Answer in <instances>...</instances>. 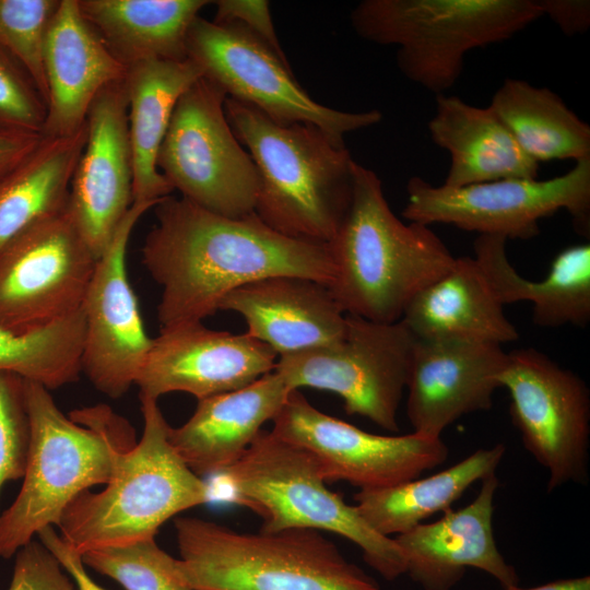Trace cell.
Returning <instances> with one entry per match:
<instances>
[{"label":"cell","instance_id":"5","mask_svg":"<svg viewBox=\"0 0 590 590\" xmlns=\"http://www.w3.org/2000/svg\"><path fill=\"white\" fill-rule=\"evenodd\" d=\"M180 578L192 590H380L318 530L247 533L175 520Z\"/></svg>","mask_w":590,"mask_h":590},{"label":"cell","instance_id":"10","mask_svg":"<svg viewBox=\"0 0 590 590\" xmlns=\"http://www.w3.org/2000/svg\"><path fill=\"white\" fill-rule=\"evenodd\" d=\"M187 57L227 97L245 103L281 125L307 123L344 144L346 133L377 125V109L344 111L327 107L299 85L288 61L237 23L197 16L187 35Z\"/></svg>","mask_w":590,"mask_h":590},{"label":"cell","instance_id":"25","mask_svg":"<svg viewBox=\"0 0 590 590\" xmlns=\"http://www.w3.org/2000/svg\"><path fill=\"white\" fill-rule=\"evenodd\" d=\"M428 131L433 142L450 155L445 186L538 178L539 163L519 148L489 107L470 105L455 95H436Z\"/></svg>","mask_w":590,"mask_h":590},{"label":"cell","instance_id":"22","mask_svg":"<svg viewBox=\"0 0 590 590\" xmlns=\"http://www.w3.org/2000/svg\"><path fill=\"white\" fill-rule=\"evenodd\" d=\"M44 67L48 98L42 137L46 138L82 128L97 94L127 72L83 17L78 0H60L45 39Z\"/></svg>","mask_w":590,"mask_h":590},{"label":"cell","instance_id":"23","mask_svg":"<svg viewBox=\"0 0 590 590\" xmlns=\"http://www.w3.org/2000/svg\"><path fill=\"white\" fill-rule=\"evenodd\" d=\"M292 390L272 370L253 382L198 400L190 418L168 428V440L197 475L219 474L236 462Z\"/></svg>","mask_w":590,"mask_h":590},{"label":"cell","instance_id":"17","mask_svg":"<svg viewBox=\"0 0 590 590\" xmlns=\"http://www.w3.org/2000/svg\"><path fill=\"white\" fill-rule=\"evenodd\" d=\"M276 353L248 335L186 322L162 328L135 385L140 398L186 392L198 400L240 389L274 369Z\"/></svg>","mask_w":590,"mask_h":590},{"label":"cell","instance_id":"3","mask_svg":"<svg viewBox=\"0 0 590 590\" xmlns=\"http://www.w3.org/2000/svg\"><path fill=\"white\" fill-rule=\"evenodd\" d=\"M30 446L22 487L0 515V557L9 558L47 527L84 491L115 476L132 428L107 405L66 416L49 390L25 380Z\"/></svg>","mask_w":590,"mask_h":590},{"label":"cell","instance_id":"40","mask_svg":"<svg viewBox=\"0 0 590 590\" xmlns=\"http://www.w3.org/2000/svg\"><path fill=\"white\" fill-rule=\"evenodd\" d=\"M543 15L548 16L567 36L587 32L590 25L588 0H540Z\"/></svg>","mask_w":590,"mask_h":590},{"label":"cell","instance_id":"37","mask_svg":"<svg viewBox=\"0 0 590 590\" xmlns=\"http://www.w3.org/2000/svg\"><path fill=\"white\" fill-rule=\"evenodd\" d=\"M8 590H74L69 575L40 543L31 541L16 552Z\"/></svg>","mask_w":590,"mask_h":590},{"label":"cell","instance_id":"21","mask_svg":"<svg viewBox=\"0 0 590 590\" xmlns=\"http://www.w3.org/2000/svg\"><path fill=\"white\" fill-rule=\"evenodd\" d=\"M220 310L239 314L246 333L279 356L332 344L345 330V314L329 287L295 275H274L231 292Z\"/></svg>","mask_w":590,"mask_h":590},{"label":"cell","instance_id":"29","mask_svg":"<svg viewBox=\"0 0 590 590\" xmlns=\"http://www.w3.org/2000/svg\"><path fill=\"white\" fill-rule=\"evenodd\" d=\"M506 447L496 444L477 449L458 463L424 479L394 486L358 491L355 507L363 519L381 535H399L437 512H446L475 482L495 473Z\"/></svg>","mask_w":590,"mask_h":590},{"label":"cell","instance_id":"20","mask_svg":"<svg viewBox=\"0 0 590 590\" xmlns=\"http://www.w3.org/2000/svg\"><path fill=\"white\" fill-rule=\"evenodd\" d=\"M496 473L481 481L476 497L465 507L444 512L432 523H421L393 540L405 558V574L423 590H451L475 568L503 588L517 586L516 568L499 552L493 531Z\"/></svg>","mask_w":590,"mask_h":590},{"label":"cell","instance_id":"30","mask_svg":"<svg viewBox=\"0 0 590 590\" xmlns=\"http://www.w3.org/2000/svg\"><path fill=\"white\" fill-rule=\"evenodd\" d=\"M87 123L62 137H43L19 164L0 174V251L37 219L67 205Z\"/></svg>","mask_w":590,"mask_h":590},{"label":"cell","instance_id":"14","mask_svg":"<svg viewBox=\"0 0 590 590\" xmlns=\"http://www.w3.org/2000/svg\"><path fill=\"white\" fill-rule=\"evenodd\" d=\"M97 259L67 206L31 223L0 251V326L24 333L79 311Z\"/></svg>","mask_w":590,"mask_h":590},{"label":"cell","instance_id":"13","mask_svg":"<svg viewBox=\"0 0 590 590\" xmlns=\"http://www.w3.org/2000/svg\"><path fill=\"white\" fill-rule=\"evenodd\" d=\"M510 396V416L526 450L548 474L547 492L589 480L590 391L574 371L544 353H507L499 377Z\"/></svg>","mask_w":590,"mask_h":590},{"label":"cell","instance_id":"27","mask_svg":"<svg viewBox=\"0 0 590 590\" xmlns=\"http://www.w3.org/2000/svg\"><path fill=\"white\" fill-rule=\"evenodd\" d=\"M202 70L190 58L148 60L127 67L129 138L133 164V202L160 201L173 190L156 160L180 96Z\"/></svg>","mask_w":590,"mask_h":590},{"label":"cell","instance_id":"42","mask_svg":"<svg viewBox=\"0 0 590 590\" xmlns=\"http://www.w3.org/2000/svg\"><path fill=\"white\" fill-rule=\"evenodd\" d=\"M503 590H590V577L580 576L573 578H565L540 585L533 588H520L517 586H511L503 588Z\"/></svg>","mask_w":590,"mask_h":590},{"label":"cell","instance_id":"16","mask_svg":"<svg viewBox=\"0 0 590 590\" xmlns=\"http://www.w3.org/2000/svg\"><path fill=\"white\" fill-rule=\"evenodd\" d=\"M157 202L132 203L97 259L82 306L85 329L81 373L111 399L122 397L135 385L152 344L129 282L126 258L133 227Z\"/></svg>","mask_w":590,"mask_h":590},{"label":"cell","instance_id":"33","mask_svg":"<svg viewBox=\"0 0 590 590\" xmlns=\"http://www.w3.org/2000/svg\"><path fill=\"white\" fill-rule=\"evenodd\" d=\"M82 560L126 590H192L179 576L177 558L163 551L155 538L94 548L85 552Z\"/></svg>","mask_w":590,"mask_h":590},{"label":"cell","instance_id":"31","mask_svg":"<svg viewBox=\"0 0 590 590\" xmlns=\"http://www.w3.org/2000/svg\"><path fill=\"white\" fill-rule=\"evenodd\" d=\"M533 161L590 158V127L546 87L506 79L488 106Z\"/></svg>","mask_w":590,"mask_h":590},{"label":"cell","instance_id":"41","mask_svg":"<svg viewBox=\"0 0 590 590\" xmlns=\"http://www.w3.org/2000/svg\"><path fill=\"white\" fill-rule=\"evenodd\" d=\"M42 134L0 129V174L24 160L40 142Z\"/></svg>","mask_w":590,"mask_h":590},{"label":"cell","instance_id":"35","mask_svg":"<svg viewBox=\"0 0 590 590\" xmlns=\"http://www.w3.org/2000/svg\"><path fill=\"white\" fill-rule=\"evenodd\" d=\"M24 379L0 371V489L23 477L30 446Z\"/></svg>","mask_w":590,"mask_h":590},{"label":"cell","instance_id":"12","mask_svg":"<svg viewBox=\"0 0 590 590\" xmlns=\"http://www.w3.org/2000/svg\"><path fill=\"white\" fill-rule=\"evenodd\" d=\"M406 193L402 216L427 226L448 224L479 235L526 240L540 234V220L565 210L576 232L589 238L590 158L546 180L503 179L453 188L412 177Z\"/></svg>","mask_w":590,"mask_h":590},{"label":"cell","instance_id":"11","mask_svg":"<svg viewBox=\"0 0 590 590\" xmlns=\"http://www.w3.org/2000/svg\"><path fill=\"white\" fill-rule=\"evenodd\" d=\"M414 340L401 320L382 323L345 314L339 341L279 356L273 370L292 391L310 387L337 393L346 414L398 433Z\"/></svg>","mask_w":590,"mask_h":590},{"label":"cell","instance_id":"4","mask_svg":"<svg viewBox=\"0 0 590 590\" xmlns=\"http://www.w3.org/2000/svg\"><path fill=\"white\" fill-rule=\"evenodd\" d=\"M224 109L257 169L258 217L284 236L328 244L352 200L356 162L345 144L311 125L278 123L231 97Z\"/></svg>","mask_w":590,"mask_h":590},{"label":"cell","instance_id":"24","mask_svg":"<svg viewBox=\"0 0 590 590\" xmlns=\"http://www.w3.org/2000/svg\"><path fill=\"white\" fill-rule=\"evenodd\" d=\"M401 321L416 339L502 345L519 338L474 257L456 258L442 276L415 295Z\"/></svg>","mask_w":590,"mask_h":590},{"label":"cell","instance_id":"32","mask_svg":"<svg viewBox=\"0 0 590 590\" xmlns=\"http://www.w3.org/2000/svg\"><path fill=\"white\" fill-rule=\"evenodd\" d=\"M84 329L82 308L35 331L17 333L0 326V371L15 374L48 390L76 381Z\"/></svg>","mask_w":590,"mask_h":590},{"label":"cell","instance_id":"19","mask_svg":"<svg viewBox=\"0 0 590 590\" xmlns=\"http://www.w3.org/2000/svg\"><path fill=\"white\" fill-rule=\"evenodd\" d=\"M506 363L498 344L415 338L406 384L412 433L440 438L463 415L491 410Z\"/></svg>","mask_w":590,"mask_h":590},{"label":"cell","instance_id":"8","mask_svg":"<svg viewBox=\"0 0 590 590\" xmlns=\"http://www.w3.org/2000/svg\"><path fill=\"white\" fill-rule=\"evenodd\" d=\"M217 475L229 500L261 518L260 532H332L357 545L365 563L385 579L405 574V558L393 538L375 531L355 506L327 487L308 451L271 430L261 429L243 456Z\"/></svg>","mask_w":590,"mask_h":590},{"label":"cell","instance_id":"15","mask_svg":"<svg viewBox=\"0 0 590 590\" xmlns=\"http://www.w3.org/2000/svg\"><path fill=\"white\" fill-rule=\"evenodd\" d=\"M272 422L274 435L314 457L326 483L344 481L359 491L420 477L449 455L441 437L371 434L319 411L299 390L290 392Z\"/></svg>","mask_w":590,"mask_h":590},{"label":"cell","instance_id":"28","mask_svg":"<svg viewBox=\"0 0 590 590\" xmlns=\"http://www.w3.org/2000/svg\"><path fill=\"white\" fill-rule=\"evenodd\" d=\"M206 0H78L83 17L126 67L184 60L187 35Z\"/></svg>","mask_w":590,"mask_h":590},{"label":"cell","instance_id":"6","mask_svg":"<svg viewBox=\"0 0 590 590\" xmlns=\"http://www.w3.org/2000/svg\"><path fill=\"white\" fill-rule=\"evenodd\" d=\"M143 433L125 450L106 487L81 493L64 510L60 536L75 552L154 539L175 515L211 500L212 489L168 440L157 400L140 398Z\"/></svg>","mask_w":590,"mask_h":590},{"label":"cell","instance_id":"39","mask_svg":"<svg viewBox=\"0 0 590 590\" xmlns=\"http://www.w3.org/2000/svg\"><path fill=\"white\" fill-rule=\"evenodd\" d=\"M37 536L71 577L76 590H107L90 577L84 567L82 555L70 547L52 527L45 528Z\"/></svg>","mask_w":590,"mask_h":590},{"label":"cell","instance_id":"9","mask_svg":"<svg viewBox=\"0 0 590 590\" xmlns=\"http://www.w3.org/2000/svg\"><path fill=\"white\" fill-rule=\"evenodd\" d=\"M227 95L205 78L178 99L156 165L181 198L212 213H255L259 179L225 115Z\"/></svg>","mask_w":590,"mask_h":590},{"label":"cell","instance_id":"34","mask_svg":"<svg viewBox=\"0 0 590 590\" xmlns=\"http://www.w3.org/2000/svg\"><path fill=\"white\" fill-rule=\"evenodd\" d=\"M59 3L60 0H0V47L26 71L45 104L48 87L44 46Z\"/></svg>","mask_w":590,"mask_h":590},{"label":"cell","instance_id":"18","mask_svg":"<svg viewBox=\"0 0 590 590\" xmlns=\"http://www.w3.org/2000/svg\"><path fill=\"white\" fill-rule=\"evenodd\" d=\"M86 123L87 139L71 177L66 206L99 258L133 203V164L123 80L97 94Z\"/></svg>","mask_w":590,"mask_h":590},{"label":"cell","instance_id":"7","mask_svg":"<svg viewBox=\"0 0 590 590\" xmlns=\"http://www.w3.org/2000/svg\"><path fill=\"white\" fill-rule=\"evenodd\" d=\"M541 16L540 0H364L351 24L367 42L397 46L401 73L439 95L456 84L470 50L507 40Z\"/></svg>","mask_w":590,"mask_h":590},{"label":"cell","instance_id":"36","mask_svg":"<svg viewBox=\"0 0 590 590\" xmlns=\"http://www.w3.org/2000/svg\"><path fill=\"white\" fill-rule=\"evenodd\" d=\"M46 114L26 71L0 47V129L42 134Z\"/></svg>","mask_w":590,"mask_h":590},{"label":"cell","instance_id":"38","mask_svg":"<svg viewBox=\"0 0 590 590\" xmlns=\"http://www.w3.org/2000/svg\"><path fill=\"white\" fill-rule=\"evenodd\" d=\"M213 22L217 24L237 23L262 40L281 59L287 61L280 45L266 0H219Z\"/></svg>","mask_w":590,"mask_h":590},{"label":"cell","instance_id":"26","mask_svg":"<svg viewBox=\"0 0 590 590\" xmlns=\"http://www.w3.org/2000/svg\"><path fill=\"white\" fill-rule=\"evenodd\" d=\"M507 239L479 235L473 243L474 258L504 306L530 302L533 322L540 327L565 324L585 327L590 320V245L579 244L559 251L542 281L520 275L506 251Z\"/></svg>","mask_w":590,"mask_h":590},{"label":"cell","instance_id":"1","mask_svg":"<svg viewBox=\"0 0 590 590\" xmlns=\"http://www.w3.org/2000/svg\"><path fill=\"white\" fill-rule=\"evenodd\" d=\"M153 209L156 224L141 259L162 288L161 329L202 322L231 292L260 279L295 275L327 286L333 280L328 244L284 236L256 213L226 217L170 196Z\"/></svg>","mask_w":590,"mask_h":590},{"label":"cell","instance_id":"2","mask_svg":"<svg viewBox=\"0 0 590 590\" xmlns=\"http://www.w3.org/2000/svg\"><path fill=\"white\" fill-rule=\"evenodd\" d=\"M328 247L334 269L328 287L340 308L382 323L400 321L456 259L427 225L398 219L380 178L357 162L350 208Z\"/></svg>","mask_w":590,"mask_h":590}]
</instances>
